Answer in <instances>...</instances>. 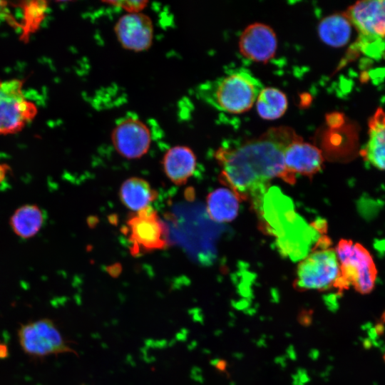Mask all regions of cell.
Returning a JSON list of instances; mask_svg holds the SVG:
<instances>
[{"instance_id": "obj_5", "label": "cell", "mask_w": 385, "mask_h": 385, "mask_svg": "<svg viewBox=\"0 0 385 385\" xmlns=\"http://www.w3.org/2000/svg\"><path fill=\"white\" fill-rule=\"evenodd\" d=\"M17 339L23 352L34 359L76 353L56 323L48 318L23 323L17 330Z\"/></svg>"}, {"instance_id": "obj_21", "label": "cell", "mask_w": 385, "mask_h": 385, "mask_svg": "<svg viewBox=\"0 0 385 385\" xmlns=\"http://www.w3.org/2000/svg\"><path fill=\"white\" fill-rule=\"evenodd\" d=\"M9 7L7 1H0V19L5 21L11 26L20 29V23L16 21Z\"/></svg>"}, {"instance_id": "obj_11", "label": "cell", "mask_w": 385, "mask_h": 385, "mask_svg": "<svg viewBox=\"0 0 385 385\" xmlns=\"http://www.w3.org/2000/svg\"><path fill=\"white\" fill-rule=\"evenodd\" d=\"M284 160L287 173L295 181L296 174L311 178L319 173L324 158L317 147L299 136L286 148Z\"/></svg>"}, {"instance_id": "obj_14", "label": "cell", "mask_w": 385, "mask_h": 385, "mask_svg": "<svg viewBox=\"0 0 385 385\" xmlns=\"http://www.w3.org/2000/svg\"><path fill=\"white\" fill-rule=\"evenodd\" d=\"M368 125L369 139L361 155L373 166L385 170V111L378 108Z\"/></svg>"}, {"instance_id": "obj_4", "label": "cell", "mask_w": 385, "mask_h": 385, "mask_svg": "<svg viewBox=\"0 0 385 385\" xmlns=\"http://www.w3.org/2000/svg\"><path fill=\"white\" fill-rule=\"evenodd\" d=\"M340 267L342 291L350 285L361 294H368L375 285L377 270L369 251L359 243L341 240L336 248Z\"/></svg>"}, {"instance_id": "obj_6", "label": "cell", "mask_w": 385, "mask_h": 385, "mask_svg": "<svg viewBox=\"0 0 385 385\" xmlns=\"http://www.w3.org/2000/svg\"><path fill=\"white\" fill-rule=\"evenodd\" d=\"M24 81L0 78V135L17 133L35 118L38 110L23 92Z\"/></svg>"}, {"instance_id": "obj_16", "label": "cell", "mask_w": 385, "mask_h": 385, "mask_svg": "<svg viewBox=\"0 0 385 385\" xmlns=\"http://www.w3.org/2000/svg\"><path fill=\"white\" fill-rule=\"evenodd\" d=\"M120 199L130 210L138 212L156 199L158 192L145 180L133 177L125 180L120 188Z\"/></svg>"}, {"instance_id": "obj_2", "label": "cell", "mask_w": 385, "mask_h": 385, "mask_svg": "<svg viewBox=\"0 0 385 385\" xmlns=\"http://www.w3.org/2000/svg\"><path fill=\"white\" fill-rule=\"evenodd\" d=\"M263 88L250 71L239 68L201 84L197 93L201 100L219 111L239 114L253 106Z\"/></svg>"}, {"instance_id": "obj_7", "label": "cell", "mask_w": 385, "mask_h": 385, "mask_svg": "<svg viewBox=\"0 0 385 385\" xmlns=\"http://www.w3.org/2000/svg\"><path fill=\"white\" fill-rule=\"evenodd\" d=\"M126 233L133 255L162 250L168 245V227L150 206L136 212L128 220Z\"/></svg>"}, {"instance_id": "obj_19", "label": "cell", "mask_w": 385, "mask_h": 385, "mask_svg": "<svg viewBox=\"0 0 385 385\" xmlns=\"http://www.w3.org/2000/svg\"><path fill=\"white\" fill-rule=\"evenodd\" d=\"M258 115L265 120H275L282 116L287 111L288 101L286 95L280 90L263 88L255 101Z\"/></svg>"}, {"instance_id": "obj_10", "label": "cell", "mask_w": 385, "mask_h": 385, "mask_svg": "<svg viewBox=\"0 0 385 385\" xmlns=\"http://www.w3.org/2000/svg\"><path fill=\"white\" fill-rule=\"evenodd\" d=\"M277 39L273 29L262 23L247 26L239 39L241 54L255 62L266 63L275 54Z\"/></svg>"}, {"instance_id": "obj_1", "label": "cell", "mask_w": 385, "mask_h": 385, "mask_svg": "<svg viewBox=\"0 0 385 385\" xmlns=\"http://www.w3.org/2000/svg\"><path fill=\"white\" fill-rule=\"evenodd\" d=\"M299 136L289 126L271 128L258 137L220 148V178L239 200H255L275 178L294 184L284 160L287 146Z\"/></svg>"}, {"instance_id": "obj_9", "label": "cell", "mask_w": 385, "mask_h": 385, "mask_svg": "<svg viewBox=\"0 0 385 385\" xmlns=\"http://www.w3.org/2000/svg\"><path fill=\"white\" fill-rule=\"evenodd\" d=\"M112 141L119 154L128 159H135L148 152L150 134L148 128L141 120L127 118L115 127Z\"/></svg>"}, {"instance_id": "obj_18", "label": "cell", "mask_w": 385, "mask_h": 385, "mask_svg": "<svg viewBox=\"0 0 385 385\" xmlns=\"http://www.w3.org/2000/svg\"><path fill=\"white\" fill-rule=\"evenodd\" d=\"M43 223V212L38 206L34 205L20 207L12 215L10 220L13 231L24 239L31 238L36 235Z\"/></svg>"}, {"instance_id": "obj_12", "label": "cell", "mask_w": 385, "mask_h": 385, "mask_svg": "<svg viewBox=\"0 0 385 385\" xmlns=\"http://www.w3.org/2000/svg\"><path fill=\"white\" fill-rule=\"evenodd\" d=\"M115 30L120 43L132 51L147 49L153 40L151 21L138 12H131L120 17Z\"/></svg>"}, {"instance_id": "obj_23", "label": "cell", "mask_w": 385, "mask_h": 385, "mask_svg": "<svg viewBox=\"0 0 385 385\" xmlns=\"http://www.w3.org/2000/svg\"><path fill=\"white\" fill-rule=\"evenodd\" d=\"M9 167L5 164H0V183L5 179Z\"/></svg>"}, {"instance_id": "obj_13", "label": "cell", "mask_w": 385, "mask_h": 385, "mask_svg": "<svg viewBox=\"0 0 385 385\" xmlns=\"http://www.w3.org/2000/svg\"><path fill=\"white\" fill-rule=\"evenodd\" d=\"M162 163L168 179L174 184L181 185L193 175L197 159L190 148L178 145L165 153Z\"/></svg>"}, {"instance_id": "obj_17", "label": "cell", "mask_w": 385, "mask_h": 385, "mask_svg": "<svg viewBox=\"0 0 385 385\" xmlns=\"http://www.w3.org/2000/svg\"><path fill=\"white\" fill-rule=\"evenodd\" d=\"M351 26L344 13L334 14L324 18L319 22V36L321 40L329 46H343L350 39Z\"/></svg>"}, {"instance_id": "obj_24", "label": "cell", "mask_w": 385, "mask_h": 385, "mask_svg": "<svg viewBox=\"0 0 385 385\" xmlns=\"http://www.w3.org/2000/svg\"><path fill=\"white\" fill-rule=\"evenodd\" d=\"M7 349L5 345L0 344V357L5 356L7 352L2 351H6Z\"/></svg>"}, {"instance_id": "obj_3", "label": "cell", "mask_w": 385, "mask_h": 385, "mask_svg": "<svg viewBox=\"0 0 385 385\" xmlns=\"http://www.w3.org/2000/svg\"><path fill=\"white\" fill-rule=\"evenodd\" d=\"M325 240L312 251L297 268L294 285L300 290L327 291L336 288L342 292L340 267L336 250Z\"/></svg>"}, {"instance_id": "obj_15", "label": "cell", "mask_w": 385, "mask_h": 385, "mask_svg": "<svg viewBox=\"0 0 385 385\" xmlns=\"http://www.w3.org/2000/svg\"><path fill=\"white\" fill-rule=\"evenodd\" d=\"M240 207V200L230 188H220L208 194L206 210L210 219L216 222L234 220Z\"/></svg>"}, {"instance_id": "obj_25", "label": "cell", "mask_w": 385, "mask_h": 385, "mask_svg": "<svg viewBox=\"0 0 385 385\" xmlns=\"http://www.w3.org/2000/svg\"><path fill=\"white\" fill-rule=\"evenodd\" d=\"M382 321H383L384 323H385V311L382 314Z\"/></svg>"}, {"instance_id": "obj_20", "label": "cell", "mask_w": 385, "mask_h": 385, "mask_svg": "<svg viewBox=\"0 0 385 385\" xmlns=\"http://www.w3.org/2000/svg\"><path fill=\"white\" fill-rule=\"evenodd\" d=\"M19 6L23 11L20 40L27 42L45 19L48 5L45 1H25L20 2Z\"/></svg>"}, {"instance_id": "obj_22", "label": "cell", "mask_w": 385, "mask_h": 385, "mask_svg": "<svg viewBox=\"0 0 385 385\" xmlns=\"http://www.w3.org/2000/svg\"><path fill=\"white\" fill-rule=\"evenodd\" d=\"M374 247L380 252H385V239L375 240Z\"/></svg>"}, {"instance_id": "obj_8", "label": "cell", "mask_w": 385, "mask_h": 385, "mask_svg": "<svg viewBox=\"0 0 385 385\" xmlns=\"http://www.w3.org/2000/svg\"><path fill=\"white\" fill-rule=\"evenodd\" d=\"M343 13L357 30L359 39L385 38V0L359 1Z\"/></svg>"}]
</instances>
